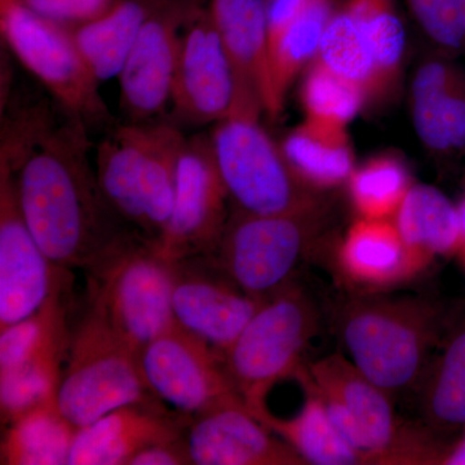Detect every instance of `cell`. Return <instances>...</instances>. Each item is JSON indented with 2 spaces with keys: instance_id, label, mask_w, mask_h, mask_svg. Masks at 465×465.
<instances>
[{
  "instance_id": "cell-5",
  "label": "cell",
  "mask_w": 465,
  "mask_h": 465,
  "mask_svg": "<svg viewBox=\"0 0 465 465\" xmlns=\"http://www.w3.org/2000/svg\"><path fill=\"white\" fill-rule=\"evenodd\" d=\"M90 274V308L137 354L174 324V262L154 242L130 232Z\"/></svg>"
},
{
  "instance_id": "cell-9",
  "label": "cell",
  "mask_w": 465,
  "mask_h": 465,
  "mask_svg": "<svg viewBox=\"0 0 465 465\" xmlns=\"http://www.w3.org/2000/svg\"><path fill=\"white\" fill-rule=\"evenodd\" d=\"M154 399L143 381L139 354L88 308L72 331L58 384L61 414L79 430L119 407Z\"/></svg>"
},
{
  "instance_id": "cell-6",
  "label": "cell",
  "mask_w": 465,
  "mask_h": 465,
  "mask_svg": "<svg viewBox=\"0 0 465 465\" xmlns=\"http://www.w3.org/2000/svg\"><path fill=\"white\" fill-rule=\"evenodd\" d=\"M316 305L295 284L262 302L223 354L235 391L251 414L266 409L269 391L304 365L302 354L316 335Z\"/></svg>"
},
{
  "instance_id": "cell-27",
  "label": "cell",
  "mask_w": 465,
  "mask_h": 465,
  "mask_svg": "<svg viewBox=\"0 0 465 465\" xmlns=\"http://www.w3.org/2000/svg\"><path fill=\"white\" fill-rule=\"evenodd\" d=\"M3 428V465H69L78 430L61 414L56 399L34 407Z\"/></svg>"
},
{
  "instance_id": "cell-15",
  "label": "cell",
  "mask_w": 465,
  "mask_h": 465,
  "mask_svg": "<svg viewBox=\"0 0 465 465\" xmlns=\"http://www.w3.org/2000/svg\"><path fill=\"white\" fill-rule=\"evenodd\" d=\"M195 2L167 0L143 25L118 75L125 122L157 121L171 105L183 30Z\"/></svg>"
},
{
  "instance_id": "cell-31",
  "label": "cell",
  "mask_w": 465,
  "mask_h": 465,
  "mask_svg": "<svg viewBox=\"0 0 465 465\" xmlns=\"http://www.w3.org/2000/svg\"><path fill=\"white\" fill-rule=\"evenodd\" d=\"M300 100L305 118L342 127H348L369 104L360 85L333 72L318 57L304 72Z\"/></svg>"
},
{
  "instance_id": "cell-39",
  "label": "cell",
  "mask_w": 465,
  "mask_h": 465,
  "mask_svg": "<svg viewBox=\"0 0 465 465\" xmlns=\"http://www.w3.org/2000/svg\"><path fill=\"white\" fill-rule=\"evenodd\" d=\"M459 217H460L461 226V247H465V197L458 206Z\"/></svg>"
},
{
  "instance_id": "cell-7",
  "label": "cell",
  "mask_w": 465,
  "mask_h": 465,
  "mask_svg": "<svg viewBox=\"0 0 465 465\" xmlns=\"http://www.w3.org/2000/svg\"><path fill=\"white\" fill-rule=\"evenodd\" d=\"M329 213V203L274 215L232 210L213 258L244 292L269 299L292 283L296 268L316 246Z\"/></svg>"
},
{
  "instance_id": "cell-17",
  "label": "cell",
  "mask_w": 465,
  "mask_h": 465,
  "mask_svg": "<svg viewBox=\"0 0 465 465\" xmlns=\"http://www.w3.org/2000/svg\"><path fill=\"white\" fill-rule=\"evenodd\" d=\"M211 20L231 60L238 96L232 115L278 118L269 64L266 0H210Z\"/></svg>"
},
{
  "instance_id": "cell-32",
  "label": "cell",
  "mask_w": 465,
  "mask_h": 465,
  "mask_svg": "<svg viewBox=\"0 0 465 465\" xmlns=\"http://www.w3.org/2000/svg\"><path fill=\"white\" fill-rule=\"evenodd\" d=\"M318 58L339 75L360 85L375 103L376 69L369 45L347 12L336 5L324 30Z\"/></svg>"
},
{
  "instance_id": "cell-4",
  "label": "cell",
  "mask_w": 465,
  "mask_h": 465,
  "mask_svg": "<svg viewBox=\"0 0 465 465\" xmlns=\"http://www.w3.org/2000/svg\"><path fill=\"white\" fill-rule=\"evenodd\" d=\"M185 140L180 125L157 119L112 125L96 146L97 179L110 208L154 243L173 213Z\"/></svg>"
},
{
  "instance_id": "cell-2",
  "label": "cell",
  "mask_w": 465,
  "mask_h": 465,
  "mask_svg": "<svg viewBox=\"0 0 465 465\" xmlns=\"http://www.w3.org/2000/svg\"><path fill=\"white\" fill-rule=\"evenodd\" d=\"M458 312L428 298L358 293L338 326L351 362L391 396L420 382Z\"/></svg>"
},
{
  "instance_id": "cell-20",
  "label": "cell",
  "mask_w": 465,
  "mask_h": 465,
  "mask_svg": "<svg viewBox=\"0 0 465 465\" xmlns=\"http://www.w3.org/2000/svg\"><path fill=\"white\" fill-rule=\"evenodd\" d=\"M412 124L420 142L446 154L465 149V74L436 58L416 70L410 92Z\"/></svg>"
},
{
  "instance_id": "cell-19",
  "label": "cell",
  "mask_w": 465,
  "mask_h": 465,
  "mask_svg": "<svg viewBox=\"0 0 465 465\" xmlns=\"http://www.w3.org/2000/svg\"><path fill=\"white\" fill-rule=\"evenodd\" d=\"M159 399L113 410L79 428L69 465H130L139 452L186 436L192 416L168 411Z\"/></svg>"
},
{
  "instance_id": "cell-18",
  "label": "cell",
  "mask_w": 465,
  "mask_h": 465,
  "mask_svg": "<svg viewBox=\"0 0 465 465\" xmlns=\"http://www.w3.org/2000/svg\"><path fill=\"white\" fill-rule=\"evenodd\" d=\"M186 443L193 465H307L243 401L192 416Z\"/></svg>"
},
{
  "instance_id": "cell-23",
  "label": "cell",
  "mask_w": 465,
  "mask_h": 465,
  "mask_svg": "<svg viewBox=\"0 0 465 465\" xmlns=\"http://www.w3.org/2000/svg\"><path fill=\"white\" fill-rule=\"evenodd\" d=\"M423 378V425L437 436L465 430V305L459 309L449 331Z\"/></svg>"
},
{
  "instance_id": "cell-24",
  "label": "cell",
  "mask_w": 465,
  "mask_h": 465,
  "mask_svg": "<svg viewBox=\"0 0 465 465\" xmlns=\"http://www.w3.org/2000/svg\"><path fill=\"white\" fill-rule=\"evenodd\" d=\"M167 0H118L96 20L72 30L76 47L100 82L118 78L143 25Z\"/></svg>"
},
{
  "instance_id": "cell-22",
  "label": "cell",
  "mask_w": 465,
  "mask_h": 465,
  "mask_svg": "<svg viewBox=\"0 0 465 465\" xmlns=\"http://www.w3.org/2000/svg\"><path fill=\"white\" fill-rule=\"evenodd\" d=\"M280 146L300 182L323 194L347 183L356 168L353 145L342 125L305 118Z\"/></svg>"
},
{
  "instance_id": "cell-11",
  "label": "cell",
  "mask_w": 465,
  "mask_h": 465,
  "mask_svg": "<svg viewBox=\"0 0 465 465\" xmlns=\"http://www.w3.org/2000/svg\"><path fill=\"white\" fill-rule=\"evenodd\" d=\"M210 136L186 137L179 166L173 213L155 246L171 262L215 255L231 213Z\"/></svg>"
},
{
  "instance_id": "cell-35",
  "label": "cell",
  "mask_w": 465,
  "mask_h": 465,
  "mask_svg": "<svg viewBox=\"0 0 465 465\" xmlns=\"http://www.w3.org/2000/svg\"><path fill=\"white\" fill-rule=\"evenodd\" d=\"M35 14L58 25L75 29L96 20L118 0H21Z\"/></svg>"
},
{
  "instance_id": "cell-29",
  "label": "cell",
  "mask_w": 465,
  "mask_h": 465,
  "mask_svg": "<svg viewBox=\"0 0 465 465\" xmlns=\"http://www.w3.org/2000/svg\"><path fill=\"white\" fill-rule=\"evenodd\" d=\"M338 3L321 0L293 18L269 47L275 103L282 113L287 92L320 54L324 30Z\"/></svg>"
},
{
  "instance_id": "cell-26",
  "label": "cell",
  "mask_w": 465,
  "mask_h": 465,
  "mask_svg": "<svg viewBox=\"0 0 465 465\" xmlns=\"http://www.w3.org/2000/svg\"><path fill=\"white\" fill-rule=\"evenodd\" d=\"M300 385L304 390L305 402L293 418H277L268 407L250 414L295 450L307 464H365L362 455L338 432L316 391L307 384Z\"/></svg>"
},
{
  "instance_id": "cell-30",
  "label": "cell",
  "mask_w": 465,
  "mask_h": 465,
  "mask_svg": "<svg viewBox=\"0 0 465 465\" xmlns=\"http://www.w3.org/2000/svg\"><path fill=\"white\" fill-rule=\"evenodd\" d=\"M347 185L358 216L393 219L414 183L405 162L387 153L356 166Z\"/></svg>"
},
{
  "instance_id": "cell-36",
  "label": "cell",
  "mask_w": 465,
  "mask_h": 465,
  "mask_svg": "<svg viewBox=\"0 0 465 465\" xmlns=\"http://www.w3.org/2000/svg\"><path fill=\"white\" fill-rule=\"evenodd\" d=\"M186 436L171 442L158 443L139 452L130 465H191Z\"/></svg>"
},
{
  "instance_id": "cell-8",
  "label": "cell",
  "mask_w": 465,
  "mask_h": 465,
  "mask_svg": "<svg viewBox=\"0 0 465 465\" xmlns=\"http://www.w3.org/2000/svg\"><path fill=\"white\" fill-rule=\"evenodd\" d=\"M260 118L231 115L213 124L210 143L234 210L252 215L295 213L327 203L309 189L284 158Z\"/></svg>"
},
{
  "instance_id": "cell-13",
  "label": "cell",
  "mask_w": 465,
  "mask_h": 465,
  "mask_svg": "<svg viewBox=\"0 0 465 465\" xmlns=\"http://www.w3.org/2000/svg\"><path fill=\"white\" fill-rule=\"evenodd\" d=\"M238 87L231 60L207 7L195 2L186 20L171 97V121L216 124L234 114Z\"/></svg>"
},
{
  "instance_id": "cell-12",
  "label": "cell",
  "mask_w": 465,
  "mask_h": 465,
  "mask_svg": "<svg viewBox=\"0 0 465 465\" xmlns=\"http://www.w3.org/2000/svg\"><path fill=\"white\" fill-rule=\"evenodd\" d=\"M139 363L152 393L183 414L194 416L243 401L222 354L179 324L146 344L139 351Z\"/></svg>"
},
{
  "instance_id": "cell-38",
  "label": "cell",
  "mask_w": 465,
  "mask_h": 465,
  "mask_svg": "<svg viewBox=\"0 0 465 465\" xmlns=\"http://www.w3.org/2000/svg\"><path fill=\"white\" fill-rule=\"evenodd\" d=\"M440 465H465V430L458 439L450 442Z\"/></svg>"
},
{
  "instance_id": "cell-14",
  "label": "cell",
  "mask_w": 465,
  "mask_h": 465,
  "mask_svg": "<svg viewBox=\"0 0 465 465\" xmlns=\"http://www.w3.org/2000/svg\"><path fill=\"white\" fill-rule=\"evenodd\" d=\"M69 272L36 243L18 201L16 174L0 164V330L38 312L70 280Z\"/></svg>"
},
{
  "instance_id": "cell-25",
  "label": "cell",
  "mask_w": 465,
  "mask_h": 465,
  "mask_svg": "<svg viewBox=\"0 0 465 465\" xmlns=\"http://www.w3.org/2000/svg\"><path fill=\"white\" fill-rule=\"evenodd\" d=\"M393 220L407 250L424 265L461 247L458 206L432 185L414 183Z\"/></svg>"
},
{
  "instance_id": "cell-37",
  "label": "cell",
  "mask_w": 465,
  "mask_h": 465,
  "mask_svg": "<svg viewBox=\"0 0 465 465\" xmlns=\"http://www.w3.org/2000/svg\"><path fill=\"white\" fill-rule=\"evenodd\" d=\"M321 0H266L269 23V47L291 21Z\"/></svg>"
},
{
  "instance_id": "cell-10",
  "label": "cell",
  "mask_w": 465,
  "mask_h": 465,
  "mask_svg": "<svg viewBox=\"0 0 465 465\" xmlns=\"http://www.w3.org/2000/svg\"><path fill=\"white\" fill-rule=\"evenodd\" d=\"M0 32L15 57L61 109L88 127L113 125L100 81L76 47L72 30L35 14L21 0H0Z\"/></svg>"
},
{
  "instance_id": "cell-28",
  "label": "cell",
  "mask_w": 465,
  "mask_h": 465,
  "mask_svg": "<svg viewBox=\"0 0 465 465\" xmlns=\"http://www.w3.org/2000/svg\"><path fill=\"white\" fill-rule=\"evenodd\" d=\"M341 5L371 50L376 69L375 103L390 99L399 88L406 51L405 26L397 0H342Z\"/></svg>"
},
{
  "instance_id": "cell-1",
  "label": "cell",
  "mask_w": 465,
  "mask_h": 465,
  "mask_svg": "<svg viewBox=\"0 0 465 465\" xmlns=\"http://www.w3.org/2000/svg\"><path fill=\"white\" fill-rule=\"evenodd\" d=\"M88 125L66 113L58 122L43 104L8 116L0 164L16 174L27 228L54 265L87 271L130 229L101 192L90 162Z\"/></svg>"
},
{
  "instance_id": "cell-21",
  "label": "cell",
  "mask_w": 465,
  "mask_h": 465,
  "mask_svg": "<svg viewBox=\"0 0 465 465\" xmlns=\"http://www.w3.org/2000/svg\"><path fill=\"white\" fill-rule=\"evenodd\" d=\"M425 266L407 250L393 219L360 217L338 250L342 277L371 292L411 280Z\"/></svg>"
},
{
  "instance_id": "cell-33",
  "label": "cell",
  "mask_w": 465,
  "mask_h": 465,
  "mask_svg": "<svg viewBox=\"0 0 465 465\" xmlns=\"http://www.w3.org/2000/svg\"><path fill=\"white\" fill-rule=\"evenodd\" d=\"M63 363L27 362L0 371V415L5 427L21 415L56 399Z\"/></svg>"
},
{
  "instance_id": "cell-3",
  "label": "cell",
  "mask_w": 465,
  "mask_h": 465,
  "mask_svg": "<svg viewBox=\"0 0 465 465\" xmlns=\"http://www.w3.org/2000/svg\"><path fill=\"white\" fill-rule=\"evenodd\" d=\"M293 378L316 391L338 432L365 464H440L449 442L425 425L401 421L391 394L342 354L302 365Z\"/></svg>"
},
{
  "instance_id": "cell-34",
  "label": "cell",
  "mask_w": 465,
  "mask_h": 465,
  "mask_svg": "<svg viewBox=\"0 0 465 465\" xmlns=\"http://www.w3.org/2000/svg\"><path fill=\"white\" fill-rule=\"evenodd\" d=\"M425 35L454 54L465 45V0H402Z\"/></svg>"
},
{
  "instance_id": "cell-16",
  "label": "cell",
  "mask_w": 465,
  "mask_h": 465,
  "mask_svg": "<svg viewBox=\"0 0 465 465\" xmlns=\"http://www.w3.org/2000/svg\"><path fill=\"white\" fill-rule=\"evenodd\" d=\"M264 302L232 282L213 256L174 262V323L222 356Z\"/></svg>"
}]
</instances>
